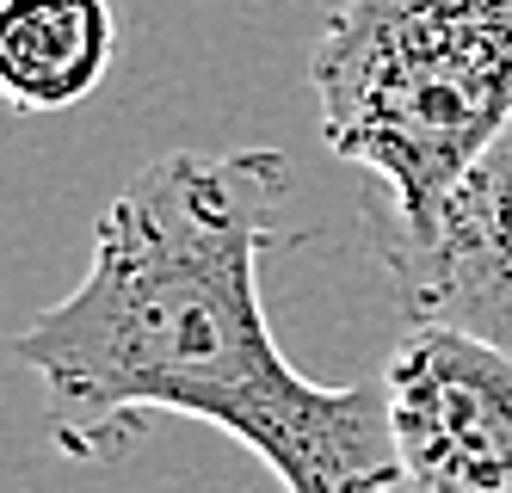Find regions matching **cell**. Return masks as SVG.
<instances>
[{
  "label": "cell",
  "mask_w": 512,
  "mask_h": 493,
  "mask_svg": "<svg viewBox=\"0 0 512 493\" xmlns=\"http://www.w3.org/2000/svg\"><path fill=\"white\" fill-rule=\"evenodd\" d=\"M284 198L278 148H173L124 179L81 284L13 339L62 457L118 463L155 413H186L253 450L284 493H414L383 383H309L266 327L260 259L303 241Z\"/></svg>",
  "instance_id": "1"
},
{
  "label": "cell",
  "mask_w": 512,
  "mask_h": 493,
  "mask_svg": "<svg viewBox=\"0 0 512 493\" xmlns=\"http://www.w3.org/2000/svg\"><path fill=\"white\" fill-rule=\"evenodd\" d=\"M309 87L321 142L377 179L371 235L395 259L512 124V0H334Z\"/></svg>",
  "instance_id": "2"
},
{
  "label": "cell",
  "mask_w": 512,
  "mask_h": 493,
  "mask_svg": "<svg viewBox=\"0 0 512 493\" xmlns=\"http://www.w3.org/2000/svg\"><path fill=\"white\" fill-rule=\"evenodd\" d=\"M395 457L414 493H512V352L420 321L383 364Z\"/></svg>",
  "instance_id": "3"
},
{
  "label": "cell",
  "mask_w": 512,
  "mask_h": 493,
  "mask_svg": "<svg viewBox=\"0 0 512 493\" xmlns=\"http://www.w3.org/2000/svg\"><path fill=\"white\" fill-rule=\"evenodd\" d=\"M414 321H451L512 352V124L438 210V229L383 259Z\"/></svg>",
  "instance_id": "4"
},
{
  "label": "cell",
  "mask_w": 512,
  "mask_h": 493,
  "mask_svg": "<svg viewBox=\"0 0 512 493\" xmlns=\"http://www.w3.org/2000/svg\"><path fill=\"white\" fill-rule=\"evenodd\" d=\"M118 50L112 0H0V87L19 111L81 105Z\"/></svg>",
  "instance_id": "5"
}]
</instances>
